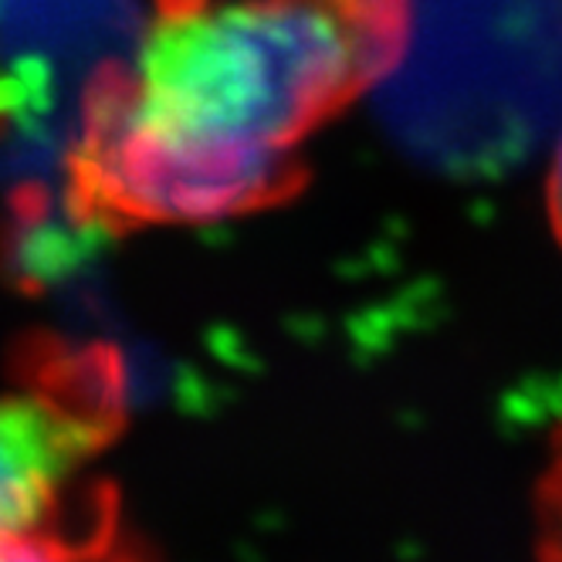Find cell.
I'll list each match as a JSON object with an SVG mask.
<instances>
[{
    "instance_id": "6da1fadb",
    "label": "cell",
    "mask_w": 562,
    "mask_h": 562,
    "mask_svg": "<svg viewBox=\"0 0 562 562\" xmlns=\"http://www.w3.org/2000/svg\"><path fill=\"white\" fill-rule=\"evenodd\" d=\"M373 75L346 0H156L136 58L89 92L71 211L139 231L271 207L302 180L299 146Z\"/></svg>"
},
{
    "instance_id": "7a4b0ae2",
    "label": "cell",
    "mask_w": 562,
    "mask_h": 562,
    "mask_svg": "<svg viewBox=\"0 0 562 562\" xmlns=\"http://www.w3.org/2000/svg\"><path fill=\"white\" fill-rule=\"evenodd\" d=\"M370 99L424 170H515L562 130V0H396Z\"/></svg>"
},
{
    "instance_id": "3957f363",
    "label": "cell",
    "mask_w": 562,
    "mask_h": 562,
    "mask_svg": "<svg viewBox=\"0 0 562 562\" xmlns=\"http://www.w3.org/2000/svg\"><path fill=\"white\" fill-rule=\"evenodd\" d=\"M123 430V373L105 349H45L0 393V559L102 552L115 505L89 468Z\"/></svg>"
},
{
    "instance_id": "277c9868",
    "label": "cell",
    "mask_w": 562,
    "mask_h": 562,
    "mask_svg": "<svg viewBox=\"0 0 562 562\" xmlns=\"http://www.w3.org/2000/svg\"><path fill=\"white\" fill-rule=\"evenodd\" d=\"M542 532L549 542V552L562 555V448L555 454L552 474L546 481V495H542Z\"/></svg>"
},
{
    "instance_id": "5b68a950",
    "label": "cell",
    "mask_w": 562,
    "mask_h": 562,
    "mask_svg": "<svg viewBox=\"0 0 562 562\" xmlns=\"http://www.w3.org/2000/svg\"><path fill=\"white\" fill-rule=\"evenodd\" d=\"M549 214H552L555 234L562 240V130H559V143H555V156H552V173H549Z\"/></svg>"
}]
</instances>
